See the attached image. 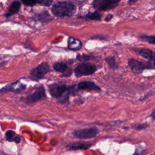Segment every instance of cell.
<instances>
[{"label":"cell","instance_id":"obj_1","mask_svg":"<svg viewBox=\"0 0 155 155\" xmlns=\"http://www.w3.org/2000/svg\"><path fill=\"white\" fill-rule=\"evenodd\" d=\"M51 11L55 16L58 17L70 16L74 13L76 7L70 2L60 1L53 5Z\"/></svg>","mask_w":155,"mask_h":155},{"label":"cell","instance_id":"obj_2","mask_svg":"<svg viewBox=\"0 0 155 155\" xmlns=\"http://www.w3.org/2000/svg\"><path fill=\"white\" fill-rule=\"evenodd\" d=\"M128 62L131 70L135 74H140L145 69L154 68L149 62H143L134 59H130Z\"/></svg>","mask_w":155,"mask_h":155},{"label":"cell","instance_id":"obj_3","mask_svg":"<svg viewBox=\"0 0 155 155\" xmlns=\"http://www.w3.org/2000/svg\"><path fill=\"white\" fill-rule=\"evenodd\" d=\"M96 67L94 65L87 63H82L78 65L76 67L74 72L77 76H88L93 74L96 71Z\"/></svg>","mask_w":155,"mask_h":155},{"label":"cell","instance_id":"obj_4","mask_svg":"<svg viewBox=\"0 0 155 155\" xmlns=\"http://www.w3.org/2000/svg\"><path fill=\"white\" fill-rule=\"evenodd\" d=\"M98 133V131L95 128H88L75 130L73 135L80 139H87L94 137Z\"/></svg>","mask_w":155,"mask_h":155},{"label":"cell","instance_id":"obj_5","mask_svg":"<svg viewBox=\"0 0 155 155\" xmlns=\"http://www.w3.org/2000/svg\"><path fill=\"white\" fill-rule=\"evenodd\" d=\"M71 90V88H67L65 85L54 84L49 88V91L52 96L54 97H61L67 91Z\"/></svg>","mask_w":155,"mask_h":155},{"label":"cell","instance_id":"obj_6","mask_svg":"<svg viewBox=\"0 0 155 155\" xmlns=\"http://www.w3.org/2000/svg\"><path fill=\"white\" fill-rule=\"evenodd\" d=\"M50 71V68L48 63L43 62L39 64L38 67L33 68L31 71V74L36 78H41L47 73Z\"/></svg>","mask_w":155,"mask_h":155},{"label":"cell","instance_id":"obj_7","mask_svg":"<svg viewBox=\"0 0 155 155\" xmlns=\"http://www.w3.org/2000/svg\"><path fill=\"white\" fill-rule=\"evenodd\" d=\"M120 0H101L99 2H94L99 10L105 11L115 8Z\"/></svg>","mask_w":155,"mask_h":155},{"label":"cell","instance_id":"obj_8","mask_svg":"<svg viewBox=\"0 0 155 155\" xmlns=\"http://www.w3.org/2000/svg\"><path fill=\"white\" fill-rule=\"evenodd\" d=\"M45 97V90L42 87H40L37 88V90L33 93L31 94L28 96L26 99V102L28 104L33 103L39 100L43 99Z\"/></svg>","mask_w":155,"mask_h":155},{"label":"cell","instance_id":"obj_9","mask_svg":"<svg viewBox=\"0 0 155 155\" xmlns=\"http://www.w3.org/2000/svg\"><path fill=\"white\" fill-rule=\"evenodd\" d=\"M78 88L81 90H96L100 91L101 88L97 86L95 83L91 81H84L78 84Z\"/></svg>","mask_w":155,"mask_h":155},{"label":"cell","instance_id":"obj_10","mask_svg":"<svg viewBox=\"0 0 155 155\" xmlns=\"http://www.w3.org/2000/svg\"><path fill=\"white\" fill-rule=\"evenodd\" d=\"M91 146V143L88 142H74L67 145V148L69 150H87Z\"/></svg>","mask_w":155,"mask_h":155},{"label":"cell","instance_id":"obj_11","mask_svg":"<svg viewBox=\"0 0 155 155\" xmlns=\"http://www.w3.org/2000/svg\"><path fill=\"white\" fill-rule=\"evenodd\" d=\"M139 54L143 58L149 61H155V51L150 49L142 48L138 51Z\"/></svg>","mask_w":155,"mask_h":155},{"label":"cell","instance_id":"obj_12","mask_svg":"<svg viewBox=\"0 0 155 155\" xmlns=\"http://www.w3.org/2000/svg\"><path fill=\"white\" fill-rule=\"evenodd\" d=\"M68 47L72 50H78L82 47V42L80 40L70 37L68 40Z\"/></svg>","mask_w":155,"mask_h":155},{"label":"cell","instance_id":"obj_13","mask_svg":"<svg viewBox=\"0 0 155 155\" xmlns=\"http://www.w3.org/2000/svg\"><path fill=\"white\" fill-rule=\"evenodd\" d=\"M20 7H21V3L17 1H14L13 2H12V4L10 6L7 16H9L18 13L20 9Z\"/></svg>","mask_w":155,"mask_h":155},{"label":"cell","instance_id":"obj_14","mask_svg":"<svg viewBox=\"0 0 155 155\" xmlns=\"http://www.w3.org/2000/svg\"><path fill=\"white\" fill-rule=\"evenodd\" d=\"M6 139L9 142H15L16 143H19L21 141L20 137L15 134V133L13 131L9 130L7 131L5 133Z\"/></svg>","mask_w":155,"mask_h":155},{"label":"cell","instance_id":"obj_15","mask_svg":"<svg viewBox=\"0 0 155 155\" xmlns=\"http://www.w3.org/2000/svg\"><path fill=\"white\" fill-rule=\"evenodd\" d=\"M53 68L55 71L58 72L65 71L67 69V66L66 64L61 62H56L53 65Z\"/></svg>","mask_w":155,"mask_h":155},{"label":"cell","instance_id":"obj_16","mask_svg":"<svg viewBox=\"0 0 155 155\" xmlns=\"http://www.w3.org/2000/svg\"><path fill=\"white\" fill-rule=\"evenodd\" d=\"M86 18L94 20V21H100L101 19V15L97 12H90L86 15Z\"/></svg>","mask_w":155,"mask_h":155},{"label":"cell","instance_id":"obj_17","mask_svg":"<svg viewBox=\"0 0 155 155\" xmlns=\"http://www.w3.org/2000/svg\"><path fill=\"white\" fill-rule=\"evenodd\" d=\"M24 85L22 84H18V82H16L15 84H13L10 85L9 87H7L6 89L7 90H15V91H18V90H22L23 88H24Z\"/></svg>","mask_w":155,"mask_h":155},{"label":"cell","instance_id":"obj_18","mask_svg":"<svg viewBox=\"0 0 155 155\" xmlns=\"http://www.w3.org/2000/svg\"><path fill=\"white\" fill-rule=\"evenodd\" d=\"M106 62L108 64L109 67L113 69H116L117 68L116 60L114 57H109L105 59Z\"/></svg>","mask_w":155,"mask_h":155},{"label":"cell","instance_id":"obj_19","mask_svg":"<svg viewBox=\"0 0 155 155\" xmlns=\"http://www.w3.org/2000/svg\"><path fill=\"white\" fill-rule=\"evenodd\" d=\"M141 39L143 41H145L149 44H155V36H148V35H143L141 36Z\"/></svg>","mask_w":155,"mask_h":155},{"label":"cell","instance_id":"obj_20","mask_svg":"<svg viewBox=\"0 0 155 155\" xmlns=\"http://www.w3.org/2000/svg\"><path fill=\"white\" fill-rule=\"evenodd\" d=\"M92 58L88 55H78L77 59L80 61H87L91 59Z\"/></svg>","mask_w":155,"mask_h":155},{"label":"cell","instance_id":"obj_21","mask_svg":"<svg viewBox=\"0 0 155 155\" xmlns=\"http://www.w3.org/2000/svg\"><path fill=\"white\" fill-rule=\"evenodd\" d=\"M38 2L43 5L48 6L52 3L53 0H38Z\"/></svg>","mask_w":155,"mask_h":155},{"label":"cell","instance_id":"obj_22","mask_svg":"<svg viewBox=\"0 0 155 155\" xmlns=\"http://www.w3.org/2000/svg\"><path fill=\"white\" fill-rule=\"evenodd\" d=\"M22 1L24 4L27 5H33L38 2V0H22Z\"/></svg>","mask_w":155,"mask_h":155},{"label":"cell","instance_id":"obj_23","mask_svg":"<svg viewBox=\"0 0 155 155\" xmlns=\"http://www.w3.org/2000/svg\"><path fill=\"white\" fill-rule=\"evenodd\" d=\"M113 16L112 15H107V16H106L105 19V21H107V22L110 21L113 18Z\"/></svg>","mask_w":155,"mask_h":155},{"label":"cell","instance_id":"obj_24","mask_svg":"<svg viewBox=\"0 0 155 155\" xmlns=\"http://www.w3.org/2000/svg\"><path fill=\"white\" fill-rule=\"evenodd\" d=\"M146 125H139L136 127V129L137 130H142V129H144L146 128Z\"/></svg>","mask_w":155,"mask_h":155},{"label":"cell","instance_id":"obj_25","mask_svg":"<svg viewBox=\"0 0 155 155\" xmlns=\"http://www.w3.org/2000/svg\"><path fill=\"white\" fill-rule=\"evenodd\" d=\"M138 0H128V2L129 4H134L135 2H136Z\"/></svg>","mask_w":155,"mask_h":155},{"label":"cell","instance_id":"obj_26","mask_svg":"<svg viewBox=\"0 0 155 155\" xmlns=\"http://www.w3.org/2000/svg\"><path fill=\"white\" fill-rule=\"evenodd\" d=\"M151 117L153 118V119H155V109L153 110V111L152 112V113H151Z\"/></svg>","mask_w":155,"mask_h":155},{"label":"cell","instance_id":"obj_27","mask_svg":"<svg viewBox=\"0 0 155 155\" xmlns=\"http://www.w3.org/2000/svg\"><path fill=\"white\" fill-rule=\"evenodd\" d=\"M153 67H154V68H155V61H154V63H153Z\"/></svg>","mask_w":155,"mask_h":155},{"label":"cell","instance_id":"obj_28","mask_svg":"<svg viewBox=\"0 0 155 155\" xmlns=\"http://www.w3.org/2000/svg\"><path fill=\"white\" fill-rule=\"evenodd\" d=\"M98 0H94V2H96V1H97Z\"/></svg>","mask_w":155,"mask_h":155}]
</instances>
